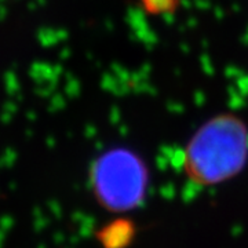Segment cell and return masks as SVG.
Returning <instances> with one entry per match:
<instances>
[{
	"label": "cell",
	"mask_w": 248,
	"mask_h": 248,
	"mask_svg": "<svg viewBox=\"0 0 248 248\" xmlns=\"http://www.w3.org/2000/svg\"><path fill=\"white\" fill-rule=\"evenodd\" d=\"M90 184L102 207L113 213H125L143 202L149 175L143 160L135 152L112 148L93 163Z\"/></svg>",
	"instance_id": "7a4b0ae2"
},
{
	"label": "cell",
	"mask_w": 248,
	"mask_h": 248,
	"mask_svg": "<svg viewBox=\"0 0 248 248\" xmlns=\"http://www.w3.org/2000/svg\"><path fill=\"white\" fill-rule=\"evenodd\" d=\"M248 161V125L239 116L222 113L203 123L186 143L184 170L202 186L236 177Z\"/></svg>",
	"instance_id": "6da1fadb"
}]
</instances>
